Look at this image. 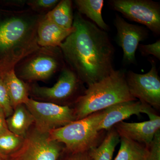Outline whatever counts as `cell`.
Masks as SVG:
<instances>
[{
  "instance_id": "cell-25",
  "label": "cell",
  "mask_w": 160,
  "mask_h": 160,
  "mask_svg": "<svg viewBox=\"0 0 160 160\" xmlns=\"http://www.w3.org/2000/svg\"><path fill=\"white\" fill-rule=\"evenodd\" d=\"M140 53L143 56H147L149 55L160 60V41L158 40L156 42L148 45L139 44L138 47Z\"/></svg>"
},
{
  "instance_id": "cell-7",
  "label": "cell",
  "mask_w": 160,
  "mask_h": 160,
  "mask_svg": "<svg viewBox=\"0 0 160 160\" xmlns=\"http://www.w3.org/2000/svg\"><path fill=\"white\" fill-rule=\"evenodd\" d=\"M25 105L33 116L34 126L41 132L49 133L76 121L74 108L29 98Z\"/></svg>"
},
{
  "instance_id": "cell-18",
  "label": "cell",
  "mask_w": 160,
  "mask_h": 160,
  "mask_svg": "<svg viewBox=\"0 0 160 160\" xmlns=\"http://www.w3.org/2000/svg\"><path fill=\"white\" fill-rule=\"evenodd\" d=\"M120 142V137L114 127L108 130L102 143L89 150L93 160H112L116 147Z\"/></svg>"
},
{
  "instance_id": "cell-8",
  "label": "cell",
  "mask_w": 160,
  "mask_h": 160,
  "mask_svg": "<svg viewBox=\"0 0 160 160\" xmlns=\"http://www.w3.org/2000/svg\"><path fill=\"white\" fill-rule=\"evenodd\" d=\"M64 148L62 143L52 139L49 133L38 131L33 125L22 148L10 160H58Z\"/></svg>"
},
{
  "instance_id": "cell-24",
  "label": "cell",
  "mask_w": 160,
  "mask_h": 160,
  "mask_svg": "<svg viewBox=\"0 0 160 160\" xmlns=\"http://www.w3.org/2000/svg\"><path fill=\"white\" fill-rule=\"evenodd\" d=\"M148 149L146 160H160V130L156 133Z\"/></svg>"
},
{
  "instance_id": "cell-20",
  "label": "cell",
  "mask_w": 160,
  "mask_h": 160,
  "mask_svg": "<svg viewBox=\"0 0 160 160\" xmlns=\"http://www.w3.org/2000/svg\"><path fill=\"white\" fill-rule=\"evenodd\" d=\"M121 146L114 160H146L148 147L132 140L120 137Z\"/></svg>"
},
{
  "instance_id": "cell-5",
  "label": "cell",
  "mask_w": 160,
  "mask_h": 160,
  "mask_svg": "<svg viewBox=\"0 0 160 160\" xmlns=\"http://www.w3.org/2000/svg\"><path fill=\"white\" fill-rule=\"evenodd\" d=\"M66 66L59 47H40L18 63L14 72L28 84L48 80Z\"/></svg>"
},
{
  "instance_id": "cell-2",
  "label": "cell",
  "mask_w": 160,
  "mask_h": 160,
  "mask_svg": "<svg viewBox=\"0 0 160 160\" xmlns=\"http://www.w3.org/2000/svg\"><path fill=\"white\" fill-rule=\"evenodd\" d=\"M0 18V78L40 48L38 26L46 15L29 8L3 11Z\"/></svg>"
},
{
  "instance_id": "cell-19",
  "label": "cell",
  "mask_w": 160,
  "mask_h": 160,
  "mask_svg": "<svg viewBox=\"0 0 160 160\" xmlns=\"http://www.w3.org/2000/svg\"><path fill=\"white\" fill-rule=\"evenodd\" d=\"M45 17L58 26L65 29L72 27L74 15L72 12V2L71 0L60 1Z\"/></svg>"
},
{
  "instance_id": "cell-4",
  "label": "cell",
  "mask_w": 160,
  "mask_h": 160,
  "mask_svg": "<svg viewBox=\"0 0 160 160\" xmlns=\"http://www.w3.org/2000/svg\"><path fill=\"white\" fill-rule=\"evenodd\" d=\"M104 110L97 112L49 132L52 139L62 143L66 150L72 152L89 151L102 143L106 131L98 126L104 116Z\"/></svg>"
},
{
  "instance_id": "cell-23",
  "label": "cell",
  "mask_w": 160,
  "mask_h": 160,
  "mask_svg": "<svg viewBox=\"0 0 160 160\" xmlns=\"http://www.w3.org/2000/svg\"><path fill=\"white\" fill-rule=\"evenodd\" d=\"M0 109L4 112L6 118L13 113V108L12 106L7 89L3 82L0 78Z\"/></svg>"
},
{
  "instance_id": "cell-1",
  "label": "cell",
  "mask_w": 160,
  "mask_h": 160,
  "mask_svg": "<svg viewBox=\"0 0 160 160\" xmlns=\"http://www.w3.org/2000/svg\"><path fill=\"white\" fill-rule=\"evenodd\" d=\"M74 31L60 45L66 66L89 86L108 76L114 70V48L107 32L74 14Z\"/></svg>"
},
{
  "instance_id": "cell-6",
  "label": "cell",
  "mask_w": 160,
  "mask_h": 160,
  "mask_svg": "<svg viewBox=\"0 0 160 160\" xmlns=\"http://www.w3.org/2000/svg\"><path fill=\"white\" fill-rule=\"evenodd\" d=\"M29 84V95L35 98L62 106L73 105L86 89L77 75L67 66L61 70L57 82L52 87Z\"/></svg>"
},
{
  "instance_id": "cell-21",
  "label": "cell",
  "mask_w": 160,
  "mask_h": 160,
  "mask_svg": "<svg viewBox=\"0 0 160 160\" xmlns=\"http://www.w3.org/2000/svg\"><path fill=\"white\" fill-rule=\"evenodd\" d=\"M25 138L12 133L9 129L0 134V152L10 158L22 148Z\"/></svg>"
},
{
  "instance_id": "cell-28",
  "label": "cell",
  "mask_w": 160,
  "mask_h": 160,
  "mask_svg": "<svg viewBox=\"0 0 160 160\" xmlns=\"http://www.w3.org/2000/svg\"><path fill=\"white\" fill-rule=\"evenodd\" d=\"M0 160H10V159H9V158L2 154V153L0 152Z\"/></svg>"
},
{
  "instance_id": "cell-3",
  "label": "cell",
  "mask_w": 160,
  "mask_h": 160,
  "mask_svg": "<svg viewBox=\"0 0 160 160\" xmlns=\"http://www.w3.org/2000/svg\"><path fill=\"white\" fill-rule=\"evenodd\" d=\"M126 73L123 69H114L108 76L88 86L73 104L77 120L117 103L137 100L129 92Z\"/></svg>"
},
{
  "instance_id": "cell-16",
  "label": "cell",
  "mask_w": 160,
  "mask_h": 160,
  "mask_svg": "<svg viewBox=\"0 0 160 160\" xmlns=\"http://www.w3.org/2000/svg\"><path fill=\"white\" fill-rule=\"evenodd\" d=\"M7 127L12 133L25 138L34 125L33 116L24 104L15 107L13 113L6 118Z\"/></svg>"
},
{
  "instance_id": "cell-12",
  "label": "cell",
  "mask_w": 160,
  "mask_h": 160,
  "mask_svg": "<svg viewBox=\"0 0 160 160\" xmlns=\"http://www.w3.org/2000/svg\"><path fill=\"white\" fill-rule=\"evenodd\" d=\"M104 116L98 126L99 131L111 129L116 125L133 115L139 116L146 113L148 116L155 113L154 109L139 100L117 103L104 109Z\"/></svg>"
},
{
  "instance_id": "cell-9",
  "label": "cell",
  "mask_w": 160,
  "mask_h": 160,
  "mask_svg": "<svg viewBox=\"0 0 160 160\" xmlns=\"http://www.w3.org/2000/svg\"><path fill=\"white\" fill-rule=\"evenodd\" d=\"M112 9L130 21L142 24L155 34H160V5L150 0H109Z\"/></svg>"
},
{
  "instance_id": "cell-11",
  "label": "cell",
  "mask_w": 160,
  "mask_h": 160,
  "mask_svg": "<svg viewBox=\"0 0 160 160\" xmlns=\"http://www.w3.org/2000/svg\"><path fill=\"white\" fill-rule=\"evenodd\" d=\"M114 24L117 30V42L123 50V62L134 64L137 49L140 42L148 38V31L142 26L127 22L118 14L116 15Z\"/></svg>"
},
{
  "instance_id": "cell-22",
  "label": "cell",
  "mask_w": 160,
  "mask_h": 160,
  "mask_svg": "<svg viewBox=\"0 0 160 160\" xmlns=\"http://www.w3.org/2000/svg\"><path fill=\"white\" fill-rule=\"evenodd\" d=\"M59 0H28L26 5L32 11L46 15L57 5Z\"/></svg>"
},
{
  "instance_id": "cell-17",
  "label": "cell",
  "mask_w": 160,
  "mask_h": 160,
  "mask_svg": "<svg viewBox=\"0 0 160 160\" xmlns=\"http://www.w3.org/2000/svg\"><path fill=\"white\" fill-rule=\"evenodd\" d=\"M74 3L78 12L86 15L102 30L109 31V26L105 22L102 16L103 0H75Z\"/></svg>"
},
{
  "instance_id": "cell-15",
  "label": "cell",
  "mask_w": 160,
  "mask_h": 160,
  "mask_svg": "<svg viewBox=\"0 0 160 160\" xmlns=\"http://www.w3.org/2000/svg\"><path fill=\"white\" fill-rule=\"evenodd\" d=\"M0 78L6 86L13 109L18 105L26 103L29 98V84L18 77L14 70L6 72Z\"/></svg>"
},
{
  "instance_id": "cell-13",
  "label": "cell",
  "mask_w": 160,
  "mask_h": 160,
  "mask_svg": "<svg viewBox=\"0 0 160 160\" xmlns=\"http://www.w3.org/2000/svg\"><path fill=\"white\" fill-rule=\"evenodd\" d=\"M149 121L141 122H121L113 127L120 137L129 139L148 147L156 133L160 130V117L156 113L149 117Z\"/></svg>"
},
{
  "instance_id": "cell-26",
  "label": "cell",
  "mask_w": 160,
  "mask_h": 160,
  "mask_svg": "<svg viewBox=\"0 0 160 160\" xmlns=\"http://www.w3.org/2000/svg\"><path fill=\"white\" fill-rule=\"evenodd\" d=\"M58 160H93L89 154V151L72 152L64 150Z\"/></svg>"
},
{
  "instance_id": "cell-27",
  "label": "cell",
  "mask_w": 160,
  "mask_h": 160,
  "mask_svg": "<svg viewBox=\"0 0 160 160\" xmlns=\"http://www.w3.org/2000/svg\"><path fill=\"white\" fill-rule=\"evenodd\" d=\"M8 130L6 123V118L4 112L0 109V134Z\"/></svg>"
},
{
  "instance_id": "cell-14",
  "label": "cell",
  "mask_w": 160,
  "mask_h": 160,
  "mask_svg": "<svg viewBox=\"0 0 160 160\" xmlns=\"http://www.w3.org/2000/svg\"><path fill=\"white\" fill-rule=\"evenodd\" d=\"M74 29L73 26L69 29L62 28L45 16L38 26V44L41 47H59Z\"/></svg>"
},
{
  "instance_id": "cell-10",
  "label": "cell",
  "mask_w": 160,
  "mask_h": 160,
  "mask_svg": "<svg viewBox=\"0 0 160 160\" xmlns=\"http://www.w3.org/2000/svg\"><path fill=\"white\" fill-rule=\"evenodd\" d=\"M151 68L145 74L129 71L126 80L129 92L136 99L146 103L153 109H160V78L156 64L150 61Z\"/></svg>"
}]
</instances>
